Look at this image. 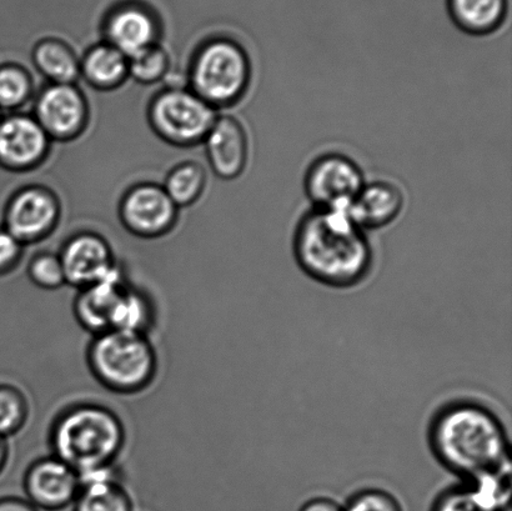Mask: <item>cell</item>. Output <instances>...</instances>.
I'll list each match as a JSON object with an SVG mask.
<instances>
[{"label": "cell", "mask_w": 512, "mask_h": 511, "mask_svg": "<svg viewBox=\"0 0 512 511\" xmlns=\"http://www.w3.org/2000/svg\"><path fill=\"white\" fill-rule=\"evenodd\" d=\"M294 255L306 275L331 288L355 287L374 262L365 230L348 213L315 208L296 225Z\"/></svg>", "instance_id": "1"}, {"label": "cell", "mask_w": 512, "mask_h": 511, "mask_svg": "<svg viewBox=\"0 0 512 511\" xmlns=\"http://www.w3.org/2000/svg\"><path fill=\"white\" fill-rule=\"evenodd\" d=\"M430 444L446 469L470 480L510 467L503 424L478 403L458 402L440 410L431 424Z\"/></svg>", "instance_id": "2"}, {"label": "cell", "mask_w": 512, "mask_h": 511, "mask_svg": "<svg viewBox=\"0 0 512 511\" xmlns=\"http://www.w3.org/2000/svg\"><path fill=\"white\" fill-rule=\"evenodd\" d=\"M125 438L127 434L118 414L90 402L63 409L49 433L52 455L78 474L114 465L124 449Z\"/></svg>", "instance_id": "3"}, {"label": "cell", "mask_w": 512, "mask_h": 511, "mask_svg": "<svg viewBox=\"0 0 512 511\" xmlns=\"http://www.w3.org/2000/svg\"><path fill=\"white\" fill-rule=\"evenodd\" d=\"M87 363L95 380L109 392H144L158 373V355L148 335L108 330L93 335Z\"/></svg>", "instance_id": "4"}, {"label": "cell", "mask_w": 512, "mask_h": 511, "mask_svg": "<svg viewBox=\"0 0 512 511\" xmlns=\"http://www.w3.org/2000/svg\"><path fill=\"white\" fill-rule=\"evenodd\" d=\"M252 75V60L243 45L233 39L215 38L194 55L190 90L215 109L232 107L247 94Z\"/></svg>", "instance_id": "5"}, {"label": "cell", "mask_w": 512, "mask_h": 511, "mask_svg": "<svg viewBox=\"0 0 512 511\" xmlns=\"http://www.w3.org/2000/svg\"><path fill=\"white\" fill-rule=\"evenodd\" d=\"M217 119V109L190 89H165L155 95L149 107L154 132L178 147L204 142Z\"/></svg>", "instance_id": "6"}, {"label": "cell", "mask_w": 512, "mask_h": 511, "mask_svg": "<svg viewBox=\"0 0 512 511\" xmlns=\"http://www.w3.org/2000/svg\"><path fill=\"white\" fill-rule=\"evenodd\" d=\"M364 174L353 159L340 153L316 158L306 170L304 188L315 209L348 213L360 190Z\"/></svg>", "instance_id": "7"}, {"label": "cell", "mask_w": 512, "mask_h": 511, "mask_svg": "<svg viewBox=\"0 0 512 511\" xmlns=\"http://www.w3.org/2000/svg\"><path fill=\"white\" fill-rule=\"evenodd\" d=\"M59 215L58 199L49 189L27 187L5 205L3 227L23 245L37 243L53 232Z\"/></svg>", "instance_id": "8"}, {"label": "cell", "mask_w": 512, "mask_h": 511, "mask_svg": "<svg viewBox=\"0 0 512 511\" xmlns=\"http://www.w3.org/2000/svg\"><path fill=\"white\" fill-rule=\"evenodd\" d=\"M34 118L50 139L72 140L87 127V100L74 84H50L35 100Z\"/></svg>", "instance_id": "9"}, {"label": "cell", "mask_w": 512, "mask_h": 511, "mask_svg": "<svg viewBox=\"0 0 512 511\" xmlns=\"http://www.w3.org/2000/svg\"><path fill=\"white\" fill-rule=\"evenodd\" d=\"M23 487L30 503L39 510L70 507L80 492L79 475L54 455L35 460L24 474Z\"/></svg>", "instance_id": "10"}, {"label": "cell", "mask_w": 512, "mask_h": 511, "mask_svg": "<svg viewBox=\"0 0 512 511\" xmlns=\"http://www.w3.org/2000/svg\"><path fill=\"white\" fill-rule=\"evenodd\" d=\"M177 215V205L157 184L133 187L120 203V219L124 227L138 237L157 238L168 233Z\"/></svg>", "instance_id": "11"}, {"label": "cell", "mask_w": 512, "mask_h": 511, "mask_svg": "<svg viewBox=\"0 0 512 511\" xmlns=\"http://www.w3.org/2000/svg\"><path fill=\"white\" fill-rule=\"evenodd\" d=\"M50 138L37 119L12 114L0 119V168L25 172L47 158Z\"/></svg>", "instance_id": "12"}, {"label": "cell", "mask_w": 512, "mask_h": 511, "mask_svg": "<svg viewBox=\"0 0 512 511\" xmlns=\"http://www.w3.org/2000/svg\"><path fill=\"white\" fill-rule=\"evenodd\" d=\"M58 255L65 282L78 290L99 282L118 268L109 244L94 233L74 235Z\"/></svg>", "instance_id": "13"}, {"label": "cell", "mask_w": 512, "mask_h": 511, "mask_svg": "<svg viewBox=\"0 0 512 511\" xmlns=\"http://www.w3.org/2000/svg\"><path fill=\"white\" fill-rule=\"evenodd\" d=\"M441 493L431 511H510V468Z\"/></svg>", "instance_id": "14"}, {"label": "cell", "mask_w": 512, "mask_h": 511, "mask_svg": "<svg viewBox=\"0 0 512 511\" xmlns=\"http://www.w3.org/2000/svg\"><path fill=\"white\" fill-rule=\"evenodd\" d=\"M204 143L210 167L220 179L233 180L244 173L249 159V140L239 120L218 118Z\"/></svg>", "instance_id": "15"}, {"label": "cell", "mask_w": 512, "mask_h": 511, "mask_svg": "<svg viewBox=\"0 0 512 511\" xmlns=\"http://www.w3.org/2000/svg\"><path fill=\"white\" fill-rule=\"evenodd\" d=\"M127 285L117 268L99 282L79 289L73 312L80 327L93 335L108 332L115 304Z\"/></svg>", "instance_id": "16"}, {"label": "cell", "mask_w": 512, "mask_h": 511, "mask_svg": "<svg viewBox=\"0 0 512 511\" xmlns=\"http://www.w3.org/2000/svg\"><path fill=\"white\" fill-rule=\"evenodd\" d=\"M105 37L129 59L157 44L158 27L147 10L130 5L115 10L105 24Z\"/></svg>", "instance_id": "17"}, {"label": "cell", "mask_w": 512, "mask_h": 511, "mask_svg": "<svg viewBox=\"0 0 512 511\" xmlns=\"http://www.w3.org/2000/svg\"><path fill=\"white\" fill-rule=\"evenodd\" d=\"M404 194L389 182L365 184L348 210L349 217L363 230L381 229L403 212Z\"/></svg>", "instance_id": "18"}, {"label": "cell", "mask_w": 512, "mask_h": 511, "mask_svg": "<svg viewBox=\"0 0 512 511\" xmlns=\"http://www.w3.org/2000/svg\"><path fill=\"white\" fill-rule=\"evenodd\" d=\"M446 7L455 27L473 37L495 33L508 15V0H448Z\"/></svg>", "instance_id": "19"}, {"label": "cell", "mask_w": 512, "mask_h": 511, "mask_svg": "<svg viewBox=\"0 0 512 511\" xmlns=\"http://www.w3.org/2000/svg\"><path fill=\"white\" fill-rule=\"evenodd\" d=\"M80 75L95 89H115L129 77V60L107 42L98 44L80 60Z\"/></svg>", "instance_id": "20"}, {"label": "cell", "mask_w": 512, "mask_h": 511, "mask_svg": "<svg viewBox=\"0 0 512 511\" xmlns=\"http://www.w3.org/2000/svg\"><path fill=\"white\" fill-rule=\"evenodd\" d=\"M153 300L143 290L124 288L112 314L110 330L148 335L157 320Z\"/></svg>", "instance_id": "21"}, {"label": "cell", "mask_w": 512, "mask_h": 511, "mask_svg": "<svg viewBox=\"0 0 512 511\" xmlns=\"http://www.w3.org/2000/svg\"><path fill=\"white\" fill-rule=\"evenodd\" d=\"M33 63L52 84H74L80 75V60L62 40L44 39L35 45Z\"/></svg>", "instance_id": "22"}, {"label": "cell", "mask_w": 512, "mask_h": 511, "mask_svg": "<svg viewBox=\"0 0 512 511\" xmlns=\"http://www.w3.org/2000/svg\"><path fill=\"white\" fill-rule=\"evenodd\" d=\"M74 511H134L133 500L120 480L84 485L73 503Z\"/></svg>", "instance_id": "23"}, {"label": "cell", "mask_w": 512, "mask_h": 511, "mask_svg": "<svg viewBox=\"0 0 512 511\" xmlns=\"http://www.w3.org/2000/svg\"><path fill=\"white\" fill-rule=\"evenodd\" d=\"M207 174L197 163H183L170 170L163 188L177 207H188L202 197Z\"/></svg>", "instance_id": "24"}, {"label": "cell", "mask_w": 512, "mask_h": 511, "mask_svg": "<svg viewBox=\"0 0 512 511\" xmlns=\"http://www.w3.org/2000/svg\"><path fill=\"white\" fill-rule=\"evenodd\" d=\"M29 403L25 394L15 385L0 383V437L9 439L27 424Z\"/></svg>", "instance_id": "25"}, {"label": "cell", "mask_w": 512, "mask_h": 511, "mask_svg": "<svg viewBox=\"0 0 512 511\" xmlns=\"http://www.w3.org/2000/svg\"><path fill=\"white\" fill-rule=\"evenodd\" d=\"M32 89L27 70L17 64L0 65V112L22 107L32 95Z\"/></svg>", "instance_id": "26"}, {"label": "cell", "mask_w": 512, "mask_h": 511, "mask_svg": "<svg viewBox=\"0 0 512 511\" xmlns=\"http://www.w3.org/2000/svg\"><path fill=\"white\" fill-rule=\"evenodd\" d=\"M129 75L142 84H154L167 75L170 59L167 50L155 44L129 58Z\"/></svg>", "instance_id": "27"}, {"label": "cell", "mask_w": 512, "mask_h": 511, "mask_svg": "<svg viewBox=\"0 0 512 511\" xmlns=\"http://www.w3.org/2000/svg\"><path fill=\"white\" fill-rule=\"evenodd\" d=\"M27 273L30 282L40 289L57 290L67 284L58 254L45 252L35 255L28 264Z\"/></svg>", "instance_id": "28"}, {"label": "cell", "mask_w": 512, "mask_h": 511, "mask_svg": "<svg viewBox=\"0 0 512 511\" xmlns=\"http://www.w3.org/2000/svg\"><path fill=\"white\" fill-rule=\"evenodd\" d=\"M343 508L344 511H403L393 495L379 489L355 494Z\"/></svg>", "instance_id": "29"}, {"label": "cell", "mask_w": 512, "mask_h": 511, "mask_svg": "<svg viewBox=\"0 0 512 511\" xmlns=\"http://www.w3.org/2000/svg\"><path fill=\"white\" fill-rule=\"evenodd\" d=\"M24 245L0 225V278L17 269L22 259Z\"/></svg>", "instance_id": "30"}, {"label": "cell", "mask_w": 512, "mask_h": 511, "mask_svg": "<svg viewBox=\"0 0 512 511\" xmlns=\"http://www.w3.org/2000/svg\"><path fill=\"white\" fill-rule=\"evenodd\" d=\"M0 511H40L27 498L4 495L0 497Z\"/></svg>", "instance_id": "31"}, {"label": "cell", "mask_w": 512, "mask_h": 511, "mask_svg": "<svg viewBox=\"0 0 512 511\" xmlns=\"http://www.w3.org/2000/svg\"><path fill=\"white\" fill-rule=\"evenodd\" d=\"M299 511H344V508L333 499L315 498L306 502Z\"/></svg>", "instance_id": "32"}, {"label": "cell", "mask_w": 512, "mask_h": 511, "mask_svg": "<svg viewBox=\"0 0 512 511\" xmlns=\"http://www.w3.org/2000/svg\"><path fill=\"white\" fill-rule=\"evenodd\" d=\"M10 457V448L8 439L0 437V477L8 467Z\"/></svg>", "instance_id": "33"}, {"label": "cell", "mask_w": 512, "mask_h": 511, "mask_svg": "<svg viewBox=\"0 0 512 511\" xmlns=\"http://www.w3.org/2000/svg\"><path fill=\"white\" fill-rule=\"evenodd\" d=\"M0 119H2V112H0Z\"/></svg>", "instance_id": "34"}]
</instances>
